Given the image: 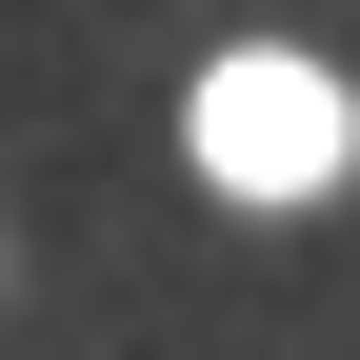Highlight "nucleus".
Here are the masks:
<instances>
[{
	"mask_svg": "<svg viewBox=\"0 0 360 360\" xmlns=\"http://www.w3.org/2000/svg\"><path fill=\"white\" fill-rule=\"evenodd\" d=\"M340 141H360V120H340V80H321V60H220V80H200V160L240 180V200L340 180Z\"/></svg>",
	"mask_w": 360,
	"mask_h": 360,
	"instance_id": "nucleus-1",
	"label": "nucleus"
}]
</instances>
